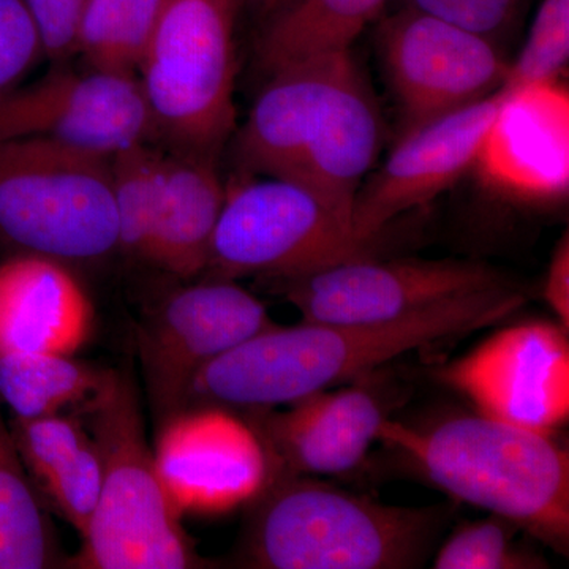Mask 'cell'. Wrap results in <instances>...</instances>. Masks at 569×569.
Segmentation results:
<instances>
[{"label":"cell","instance_id":"cell-20","mask_svg":"<svg viewBox=\"0 0 569 569\" xmlns=\"http://www.w3.org/2000/svg\"><path fill=\"white\" fill-rule=\"evenodd\" d=\"M224 194L216 159L164 152L148 264L183 280L203 276Z\"/></svg>","mask_w":569,"mask_h":569},{"label":"cell","instance_id":"cell-26","mask_svg":"<svg viewBox=\"0 0 569 569\" xmlns=\"http://www.w3.org/2000/svg\"><path fill=\"white\" fill-rule=\"evenodd\" d=\"M515 526L492 516L463 523L438 550L437 569H530L548 568V561L512 542Z\"/></svg>","mask_w":569,"mask_h":569},{"label":"cell","instance_id":"cell-14","mask_svg":"<svg viewBox=\"0 0 569 569\" xmlns=\"http://www.w3.org/2000/svg\"><path fill=\"white\" fill-rule=\"evenodd\" d=\"M157 475L179 516H216L252 503L274 478L260 436L222 407H189L159 425Z\"/></svg>","mask_w":569,"mask_h":569},{"label":"cell","instance_id":"cell-22","mask_svg":"<svg viewBox=\"0 0 569 569\" xmlns=\"http://www.w3.org/2000/svg\"><path fill=\"white\" fill-rule=\"evenodd\" d=\"M61 563L48 507L0 413V569H47Z\"/></svg>","mask_w":569,"mask_h":569},{"label":"cell","instance_id":"cell-18","mask_svg":"<svg viewBox=\"0 0 569 569\" xmlns=\"http://www.w3.org/2000/svg\"><path fill=\"white\" fill-rule=\"evenodd\" d=\"M93 318L71 266L29 253L0 261V355L73 356L91 337Z\"/></svg>","mask_w":569,"mask_h":569},{"label":"cell","instance_id":"cell-17","mask_svg":"<svg viewBox=\"0 0 569 569\" xmlns=\"http://www.w3.org/2000/svg\"><path fill=\"white\" fill-rule=\"evenodd\" d=\"M501 91V89H500ZM479 179L522 203H550L569 190V93L563 82L501 91L479 148Z\"/></svg>","mask_w":569,"mask_h":569},{"label":"cell","instance_id":"cell-13","mask_svg":"<svg viewBox=\"0 0 569 569\" xmlns=\"http://www.w3.org/2000/svg\"><path fill=\"white\" fill-rule=\"evenodd\" d=\"M41 138L112 159L151 144L153 130L137 74L67 69L0 97V142Z\"/></svg>","mask_w":569,"mask_h":569},{"label":"cell","instance_id":"cell-10","mask_svg":"<svg viewBox=\"0 0 569 569\" xmlns=\"http://www.w3.org/2000/svg\"><path fill=\"white\" fill-rule=\"evenodd\" d=\"M378 47L402 111V133L500 91V44L403 6L381 21Z\"/></svg>","mask_w":569,"mask_h":569},{"label":"cell","instance_id":"cell-33","mask_svg":"<svg viewBox=\"0 0 569 569\" xmlns=\"http://www.w3.org/2000/svg\"><path fill=\"white\" fill-rule=\"evenodd\" d=\"M236 3H238L239 9H241L244 3L250 2V0H234Z\"/></svg>","mask_w":569,"mask_h":569},{"label":"cell","instance_id":"cell-7","mask_svg":"<svg viewBox=\"0 0 569 569\" xmlns=\"http://www.w3.org/2000/svg\"><path fill=\"white\" fill-rule=\"evenodd\" d=\"M234 0H163L140 69L153 141L216 159L234 132Z\"/></svg>","mask_w":569,"mask_h":569},{"label":"cell","instance_id":"cell-3","mask_svg":"<svg viewBox=\"0 0 569 569\" xmlns=\"http://www.w3.org/2000/svg\"><path fill=\"white\" fill-rule=\"evenodd\" d=\"M378 441L437 489L568 556L569 455L549 433L477 411L422 427L389 418Z\"/></svg>","mask_w":569,"mask_h":569},{"label":"cell","instance_id":"cell-31","mask_svg":"<svg viewBox=\"0 0 569 569\" xmlns=\"http://www.w3.org/2000/svg\"><path fill=\"white\" fill-rule=\"evenodd\" d=\"M546 302L556 313L559 325L569 329V239L565 233L550 260L545 283Z\"/></svg>","mask_w":569,"mask_h":569},{"label":"cell","instance_id":"cell-2","mask_svg":"<svg viewBox=\"0 0 569 569\" xmlns=\"http://www.w3.org/2000/svg\"><path fill=\"white\" fill-rule=\"evenodd\" d=\"M381 142L376 93L347 50L269 74L236 138V156L247 174L309 183L353 206Z\"/></svg>","mask_w":569,"mask_h":569},{"label":"cell","instance_id":"cell-21","mask_svg":"<svg viewBox=\"0 0 569 569\" xmlns=\"http://www.w3.org/2000/svg\"><path fill=\"white\" fill-rule=\"evenodd\" d=\"M389 0H287L269 14L257 43L261 70L271 74L298 61L351 50Z\"/></svg>","mask_w":569,"mask_h":569},{"label":"cell","instance_id":"cell-11","mask_svg":"<svg viewBox=\"0 0 569 569\" xmlns=\"http://www.w3.org/2000/svg\"><path fill=\"white\" fill-rule=\"evenodd\" d=\"M505 282L507 277L478 261H380L361 254L269 283L301 312L305 323L366 325Z\"/></svg>","mask_w":569,"mask_h":569},{"label":"cell","instance_id":"cell-1","mask_svg":"<svg viewBox=\"0 0 569 569\" xmlns=\"http://www.w3.org/2000/svg\"><path fill=\"white\" fill-rule=\"evenodd\" d=\"M526 301L522 291L505 282L385 323L274 325L206 366L190 387L187 408L254 411L291 406L377 372L410 351L500 323Z\"/></svg>","mask_w":569,"mask_h":569},{"label":"cell","instance_id":"cell-23","mask_svg":"<svg viewBox=\"0 0 569 569\" xmlns=\"http://www.w3.org/2000/svg\"><path fill=\"white\" fill-rule=\"evenodd\" d=\"M108 373L67 355H0V400L13 418L52 417L96 396Z\"/></svg>","mask_w":569,"mask_h":569},{"label":"cell","instance_id":"cell-24","mask_svg":"<svg viewBox=\"0 0 569 569\" xmlns=\"http://www.w3.org/2000/svg\"><path fill=\"white\" fill-rule=\"evenodd\" d=\"M163 0H89L77 36V56L89 69L137 74Z\"/></svg>","mask_w":569,"mask_h":569},{"label":"cell","instance_id":"cell-5","mask_svg":"<svg viewBox=\"0 0 569 569\" xmlns=\"http://www.w3.org/2000/svg\"><path fill=\"white\" fill-rule=\"evenodd\" d=\"M99 448L102 489L82 548L80 569H187L201 559L164 493L132 376L110 370L96 396L74 408Z\"/></svg>","mask_w":569,"mask_h":569},{"label":"cell","instance_id":"cell-6","mask_svg":"<svg viewBox=\"0 0 569 569\" xmlns=\"http://www.w3.org/2000/svg\"><path fill=\"white\" fill-rule=\"evenodd\" d=\"M0 249L71 268L118 252L111 159L41 138L0 142Z\"/></svg>","mask_w":569,"mask_h":569},{"label":"cell","instance_id":"cell-30","mask_svg":"<svg viewBox=\"0 0 569 569\" xmlns=\"http://www.w3.org/2000/svg\"><path fill=\"white\" fill-rule=\"evenodd\" d=\"M39 32L44 58L66 63L77 56V36L89 0H22Z\"/></svg>","mask_w":569,"mask_h":569},{"label":"cell","instance_id":"cell-29","mask_svg":"<svg viewBox=\"0 0 569 569\" xmlns=\"http://www.w3.org/2000/svg\"><path fill=\"white\" fill-rule=\"evenodd\" d=\"M44 58L31 14L22 0H0V97Z\"/></svg>","mask_w":569,"mask_h":569},{"label":"cell","instance_id":"cell-4","mask_svg":"<svg viewBox=\"0 0 569 569\" xmlns=\"http://www.w3.org/2000/svg\"><path fill=\"white\" fill-rule=\"evenodd\" d=\"M447 509L402 508L277 473L250 503L239 559L258 569H407L426 560Z\"/></svg>","mask_w":569,"mask_h":569},{"label":"cell","instance_id":"cell-9","mask_svg":"<svg viewBox=\"0 0 569 569\" xmlns=\"http://www.w3.org/2000/svg\"><path fill=\"white\" fill-rule=\"evenodd\" d=\"M274 325L266 307L236 280L204 277L163 296L138 336L157 425L186 410L190 387L206 366Z\"/></svg>","mask_w":569,"mask_h":569},{"label":"cell","instance_id":"cell-12","mask_svg":"<svg viewBox=\"0 0 569 569\" xmlns=\"http://www.w3.org/2000/svg\"><path fill=\"white\" fill-rule=\"evenodd\" d=\"M437 380L478 413L553 436L569 418V342L563 326L527 321L498 329L437 367Z\"/></svg>","mask_w":569,"mask_h":569},{"label":"cell","instance_id":"cell-16","mask_svg":"<svg viewBox=\"0 0 569 569\" xmlns=\"http://www.w3.org/2000/svg\"><path fill=\"white\" fill-rule=\"evenodd\" d=\"M373 373L356 378L351 387L307 396L287 411H247L244 419L268 449L274 477L346 475L365 462L389 419L385 385Z\"/></svg>","mask_w":569,"mask_h":569},{"label":"cell","instance_id":"cell-25","mask_svg":"<svg viewBox=\"0 0 569 569\" xmlns=\"http://www.w3.org/2000/svg\"><path fill=\"white\" fill-rule=\"evenodd\" d=\"M164 152L138 144L111 159L118 252L149 263L153 219L162 187Z\"/></svg>","mask_w":569,"mask_h":569},{"label":"cell","instance_id":"cell-19","mask_svg":"<svg viewBox=\"0 0 569 569\" xmlns=\"http://www.w3.org/2000/svg\"><path fill=\"white\" fill-rule=\"evenodd\" d=\"M11 437L48 509L84 535L102 489L99 448L77 413L11 418Z\"/></svg>","mask_w":569,"mask_h":569},{"label":"cell","instance_id":"cell-32","mask_svg":"<svg viewBox=\"0 0 569 569\" xmlns=\"http://www.w3.org/2000/svg\"><path fill=\"white\" fill-rule=\"evenodd\" d=\"M250 2L254 3L261 13L271 14L272 11L279 9L287 0H250Z\"/></svg>","mask_w":569,"mask_h":569},{"label":"cell","instance_id":"cell-27","mask_svg":"<svg viewBox=\"0 0 569 569\" xmlns=\"http://www.w3.org/2000/svg\"><path fill=\"white\" fill-rule=\"evenodd\" d=\"M569 59V0H542L529 37L509 70L501 91L561 81Z\"/></svg>","mask_w":569,"mask_h":569},{"label":"cell","instance_id":"cell-28","mask_svg":"<svg viewBox=\"0 0 569 569\" xmlns=\"http://www.w3.org/2000/svg\"><path fill=\"white\" fill-rule=\"evenodd\" d=\"M526 2L527 0H403V6L488 37L498 43L518 28Z\"/></svg>","mask_w":569,"mask_h":569},{"label":"cell","instance_id":"cell-8","mask_svg":"<svg viewBox=\"0 0 569 569\" xmlns=\"http://www.w3.org/2000/svg\"><path fill=\"white\" fill-rule=\"evenodd\" d=\"M353 233V206L293 179H246L227 187L204 277L272 282L367 254Z\"/></svg>","mask_w":569,"mask_h":569},{"label":"cell","instance_id":"cell-15","mask_svg":"<svg viewBox=\"0 0 569 569\" xmlns=\"http://www.w3.org/2000/svg\"><path fill=\"white\" fill-rule=\"evenodd\" d=\"M501 91L400 134L383 167L362 183L353 233L369 249L389 223L447 192L475 167Z\"/></svg>","mask_w":569,"mask_h":569}]
</instances>
